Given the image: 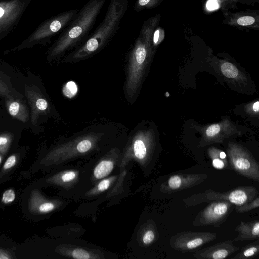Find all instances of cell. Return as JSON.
Instances as JSON below:
<instances>
[{
    "label": "cell",
    "instance_id": "cell-35",
    "mask_svg": "<svg viewBox=\"0 0 259 259\" xmlns=\"http://www.w3.org/2000/svg\"><path fill=\"white\" fill-rule=\"evenodd\" d=\"M252 107H248L249 108H251L252 111L251 112H253L254 114L258 113L259 111V102L256 101L253 103L252 105Z\"/></svg>",
    "mask_w": 259,
    "mask_h": 259
},
{
    "label": "cell",
    "instance_id": "cell-19",
    "mask_svg": "<svg viewBox=\"0 0 259 259\" xmlns=\"http://www.w3.org/2000/svg\"><path fill=\"white\" fill-rule=\"evenodd\" d=\"M259 254V240L253 242L245 246L232 259H248L254 258Z\"/></svg>",
    "mask_w": 259,
    "mask_h": 259
},
{
    "label": "cell",
    "instance_id": "cell-25",
    "mask_svg": "<svg viewBox=\"0 0 259 259\" xmlns=\"http://www.w3.org/2000/svg\"><path fill=\"white\" fill-rule=\"evenodd\" d=\"M259 207V197L257 196L252 200L240 206H235V210L238 213L250 211Z\"/></svg>",
    "mask_w": 259,
    "mask_h": 259
},
{
    "label": "cell",
    "instance_id": "cell-12",
    "mask_svg": "<svg viewBox=\"0 0 259 259\" xmlns=\"http://www.w3.org/2000/svg\"><path fill=\"white\" fill-rule=\"evenodd\" d=\"M235 128L228 120L212 124L207 127L203 134V139L208 144L211 143H222L223 139L235 132Z\"/></svg>",
    "mask_w": 259,
    "mask_h": 259
},
{
    "label": "cell",
    "instance_id": "cell-7",
    "mask_svg": "<svg viewBox=\"0 0 259 259\" xmlns=\"http://www.w3.org/2000/svg\"><path fill=\"white\" fill-rule=\"evenodd\" d=\"M217 234L210 232L183 231L174 235L169 244L176 251L181 252H192L202 245L213 241Z\"/></svg>",
    "mask_w": 259,
    "mask_h": 259
},
{
    "label": "cell",
    "instance_id": "cell-2",
    "mask_svg": "<svg viewBox=\"0 0 259 259\" xmlns=\"http://www.w3.org/2000/svg\"><path fill=\"white\" fill-rule=\"evenodd\" d=\"M106 1L88 0L78 11L50 49L49 56L51 59L59 57L68 51L76 49L88 38Z\"/></svg>",
    "mask_w": 259,
    "mask_h": 259
},
{
    "label": "cell",
    "instance_id": "cell-18",
    "mask_svg": "<svg viewBox=\"0 0 259 259\" xmlns=\"http://www.w3.org/2000/svg\"><path fill=\"white\" fill-rule=\"evenodd\" d=\"M208 154L212 161L213 167L218 170H224L228 168V160L225 152L215 147H210Z\"/></svg>",
    "mask_w": 259,
    "mask_h": 259
},
{
    "label": "cell",
    "instance_id": "cell-22",
    "mask_svg": "<svg viewBox=\"0 0 259 259\" xmlns=\"http://www.w3.org/2000/svg\"><path fill=\"white\" fill-rule=\"evenodd\" d=\"M142 237V243L145 245H149L157 239L159 234L155 225L151 223L148 225Z\"/></svg>",
    "mask_w": 259,
    "mask_h": 259
},
{
    "label": "cell",
    "instance_id": "cell-9",
    "mask_svg": "<svg viewBox=\"0 0 259 259\" xmlns=\"http://www.w3.org/2000/svg\"><path fill=\"white\" fill-rule=\"evenodd\" d=\"M77 12V9H71L47 20L31 36L29 42L46 40L63 30L74 19Z\"/></svg>",
    "mask_w": 259,
    "mask_h": 259
},
{
    "label": "cell",
    "instance_id": "cell-16",
    "mask_svg": "<svg viewBox=\"0 0 259 259\" xmlns=\"http://www.w3.org/2000/svg\"><path fill=\"white\" fill-rule=\"evenodd\" d=\"M235 231L238 233V235L233 240L234 241L258 239L259 221L256 220L247 222L241 221Z\"/></svg>",
    "mask_w": 259,
    "mask_h": 259
},
{
    "label": "cell",
    "instance_id": "cell-6",
    "mask_svg": "<svg viewBox=\"0 0 259 259\" xmlns=\"http://www.w3.org/2000/svg\"><path fill=\"white\" fill-rule=\"evenodd\" d=\"M130 134L128 153L140 161H146L150 159L155 147V136L152 129L137 127Z\"/></svg>",
    "mask_w": 259,
    "mask_h": 259
},
{
    "label": "cell",
    "instance_id": "cell-31",
    "mask_svg": "<svg viewBox=\"0 0 259 259\" xmlns=\"http://www.w3.org/2000/svg\"><path fill=\"white\" fill-rule=\"evenodd\" d=\"M17 162V157L15 155H10L5 162L2 170L3 171H7L13 168Z\"/></svg>",
    "mask_w": 259,
    "mask_h": 259
},
{
    "label": "cell",
    "instance_id": "cell-5",
    "mask_svg": "<svg viewBox=\"0 0 259 259\" xmlns=\"http://www.w3.org/2000/svg\"><path fill=\"white\" fill-rule=\"evenodd\" d=\"M227 155L232 170L259 182V164L247 149L240 145L229 143L227 148Z\"/></svg>",
    "mask_w": 259,
    "mask_h": 259
},
{
    "label": "cell",
    "instance_id": "cell-3",
    "mask_svg": "<svg viewBox=\"0 0 259 259\" xmlns=\"http://www.w3.org/2000/svg\"><path fill=\"white\" fill-rule=\"evenodd\" d=\"M154 29L152 24L144 23L128 54L124 91L130 103L134 102L137 95L145 69L153 52L152 40Z\"/></svg>",
    "mask_w": 259,
    "mask_h": 259
},
{
    "label": "cell",
    "instance_id": "cell-4",
    "mask_svg": "<svg viewBox=\"0 0 259 259\" xmlns=\"http://www.w3.org/2000/svg\"><path fill=\"white\" fill-rule=\"evenodd\" d=\"M258 191L253 186H240L225 192L206 190L202 193L194 194L183 199L188 206H193L203 203L215 201H227L235 206L247 203L258 196Z\"/></svg>",
    "mask_w": 259,
    "mask_h": 259
},
{
    "label": "cell",
    "instance_id": "cell-13",
    "mask_svg": "<svg viewBox=\"0 0 259 259\" xmlns=\"http://www.w3.org/2000/svg\"><path fill=\"white\" fill-rule=\"evenodd\" d=\"M226 23L230 25L248 28H258L259 17L254 13H224Z\"/></svg>",
    "mask_w": 259,
    "mask_h": 259
},
{
    "label": "cell",
    "instance_id": "cell-24",
    "mask_svg": "<svg viewBox=\"0 0 259 259\" xmlns=\"http://www.w3.org/2000/svg\"><path fill=\"white\" fill-rule=\"evenodd\" d=\"M162 0H136L134 9L137 12L145 9H151L157 6Z\"/></svg>",
    "mask_w": 259,
    "mask_h": 259
},
{
    "label": "cell",
    "instance_id": "cell-1",
    "mask_svg": "<svg viewBox=\"0 0 259 259\" xmlns=\"http://www.w3.org/2000/svg\"><path fill=\"white\" fill-rule=\"evenodd\" d=\"M130 0H111L103 20L94 33L65 58V62L75 63L99 53L112 39L128 9Z\"/></svg>",
    "mask_w": 259,
    "mask_h": 259
},
{
    "label": "cell",
    "instance_id": "cell-14",
    "mask_svg": "<svg viewBox=\"0 0 259 259\" xmlns=\"http://www.w3.org/2000/svg\"><path fill=\"white\" fill-rule=\"evenodd\" d=\"M29 210L32 213L46 214L55 208V204L45 199L37 189H33L30 193L28 200Z\"/></svg>",
    "mask_w": 259,
    "mask_h": 259
},
{
    "label": "cell",
    "instance_id": "cell-8",
    "mask_svg": "<svg viewBox=\"0 0 259 259\" xmlns=\"http://www.w3.org/2000/svg\"><path fill=\"white\" fill-rule=\"evenodd\" d=\"M202 210L192 222L194 226L219 227L232 212L235 205L227 201H215Z\"/></svg>",
    "mask_w": 259,
    "mask_h": 259
},
{
    "label": "cell",
    "instance_id": "cell-10",
    "mask_svg": "<svg viewBox=\"0 0 259 259\" xmlns=\"http://www.w3.org/2000/svg\"><path fill=\"white\" fill-rule=\"evenodd\" d=\"M208 178L204 173L175 174L160 185L164 194H171L198 185Z\"/></svg>",
    "mask_w": 259,
    "mask_h": 259
},
{
    "label": "cell",
    "instance_id": "cell-33",
    "mask_svg": "<svg viewBox=\"0 0 259 259\" xmlns=\"http://www.w3.org/2000/svg\"><path fill=\"white\" fill-rule=\"evenodd\" d=\"M110 184V180L108 179H105L101 181L98 185V189L100 191H104L107 190Z\"/></svg>",
    "mask_w": 259,
    "mask_h": 259
},
{
    "label": "cell",
    "instance_id": "cell-29",
    "mask_svg": "<svg viewBox=\"0 0 259 259\" xmlns=\"http://www.w3.org/2000/svg\"><path fill=\"white\" fill-rule=\"evenodd\" d=\"M0 96L6 99L13 98L9 86L0 77Z\"/></svg>",
    "mask_w": 259,
    "mask_h": 259
},
{
    "label": "cell",
    "instance_id": "cell-27",
    "mask_svg": "<svg viewBox=\"0 0 259 259\" xmlns=\"http://www.w3.org/2000/svg\"><path fill=\"white\" fill-rule=\"evenodd\" d=\"M165 32L160 27H156L152 35V45L154 47L162 42L164 38Z\"/></svg>",
    "mask_w": 259,
    "mask_h": 259
},
{
    "label": "cell",
    "instance_id": "cell-28",
    "mask_svg": "<svg viewBox=\"0 0 259 259\" xmlns=\"http://www.w3.org/2000/svg\"><path fill=\"white\" fill-rule=\"evenodd\" d=\"M15 193L14 190L7 189L3 193L1 201L5 204L13 202L15 199Z\"/></svg>",
    "mask_w": 259,
    "mask_h": 259
},
{
    "label": "cell",
    "instance_id": "cell-37",
    "mask_svg": "<svg viewBox=\"0 0 259 259\" xmlns=\"http://www.w3.org/2000/svg\"><path fill=\"white\" fill-rule=\"evenodd\" d=\"M2 157L1 155H0V164L2 162Z\"/></svg>",
    "mask_w": 259,
    "mask_h": 259
},
{
    "label": "cell",
    "instance_id": "cell-34",
    "mask_svg": "<svg viewBox=\"0 0 259 259\" xmlns=\"http://www.w3.org/2000/svg\"><path fill=\"white\" fill-rule=\"evenodd\" d=\"M12 258L13 257L7 251L0 249V259H10Z\"/></svg>",
    "mask_w": 259,
    "mask_h": 259
},
{
    "label": "cell",
    "instance_id": "cell-32",
    "mask_svg": "<svg viewBox=\"0 0 259 259\" xmlns=\"http://www.w3.org/2000/svg\"><path fill=\"white\" fill-rule=\"evenodd\" d=\"M76 174L73 171H69L64 172L61 176V180L64 182H70L75 178Z\"/></svg>",
    "mask_w": 259,
    "mask_h": 259
},
{
    "label": "cell",
    "instance_id": "cell-11",
    "mask_svg": "<svg viewBox=\"0 0 259 259\" xmlns=\"http://www.w3.org/2000/svg\"><path fill=\"white\" fill-rule=\"evenodd\" d=\"M233 240L217 243L195 251L193 256L197 259H224L239 250L234 245Z\"/></svg>",
    "mask_w": 259,
    "mask_h": 259
},
{
    "label": "cell",
    "instance_id": "cell-36",
    "mask_svg": "<svg viewBox=\"0 0 259 259\" xmlns=\"http://www.w3.org/2000/svg\"><path fill=\"white\" fill-rule=\"evenodd\" d=\"M5 13V10L4 8L0 6V18H2Z\"/></svg>",
    "mask_w": 259,
    "mask_h": 259
},
{
    "label": "cell",
    "instance_id": "cell-20",
    "mask_svg": "<svg viewBox=\"0 0 259 259\" xmlns=\"http://www.w3.org/2000/svg\"><path fill=\"white\" fill-rule=\"evenodd\" d=\"M238 0H207L205 9L208 12H212L219 9H226L233 6Z\"/></svg>",
    "mask_w": 259,
    "mask_h": 259
},
{
    "label": "cell",
    "instance_id": "cell-30",
    "mask_svg": "<svg viewBox=\"0 0 259 259\" xmlns=\"http://www.w3.org/2000/svg\"><path fill=\"white\" fill-rule=\"evenodd\" d=\"M71 256L74 258L88 259L92 258L90 254L86 250L82 249H76L73 250Z\"/></svg>",
    "mask_w": 259,
    "mask_h": 259
},
{
    "label": "cell",
    "instance_id": "cell-21",
    "mask_svg": "<svg viewBox=\"0 0 259 259\" xmlns=\"http://www.w3.org/2000/svg\"><path fill=\"white\" fill-rule=\"evenodd\" d=\"M114 163L109 160L101 161L94 170V175L97 179L103 178L108 175L113 170Z\"/></svg>",
    "mask_w": 259,
    "mask_h": 259
},
{
    "label": "cell",
    "instance_id": "cell-23",
    "mask_svg": "<svg viewBox=\"0 0 259 259\" xmlns=\"http://www.w3.org/2000/svg\"><path fill=\"white\" fill-rule=\"evenodd\" d=\"M222 74L226 77L230 79H240L241 76L237 67L232 63L225 62L220 67Z\"/></svg>",
    "mask_w": 259,
    "mask_h": 259
},
{
    "label": "cell",
    "instance_id": "cell-26",
    "mask_svg": "<svg viewBox=\"0 0 259 259\" xmlns=\"http://www.w3.org/2000/svg\"><path fill=\"white\" fill-rule=\"evenodd\" d=\"M12 136L4 134L0 135V153L5 154L8 151L12 141Z\"/></svg>",
    "mask_w": 259,
    "mask_h": 259
},
{
    "label": "cell",
    "instance_id": "cell-15",
    "mask_svg": "<svg viewBox=\"0 0 259 259\" xmlns=\"http://www.w3.org/2000/svg\"><path fill=\"white\" fill-rule=\"evenodd\" d=\"M26 93L31 108L32 122L35 123L39 114L49 111L48 102L42 95L32 89H28Z\"/></svg>",
    "mask_w": 259,
    "mask_h": 259
},
{
    "label": "cell",
    "instance_id": "cell-17",
    "mask_svg": "<svg viewBox=\"0 0 259 259\" xmlns=\"http://www.w3.org/2000/svg\"><path fill=\"white\" fill-rule=\"evenodd\" d=\"M5 102L8 111L11 116L23 122L27 121L29 113L27 107L23 103L13 98L6 99Z\"/></svg>",
    "mask_w": 259,
    "mask_h": 259
}]
</instances>
